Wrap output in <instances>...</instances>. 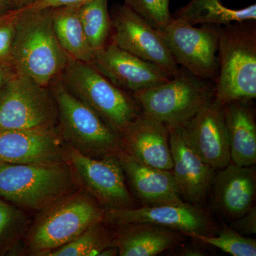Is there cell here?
Listing matches in <instances>:
<instances>
[{"mask_svg":"<svg viewBox=\"0 0 256 256\" xmlns=\"http://www.w3.org/2000/svg\"><path fill=\"white\" fill-rule=\"evenodd\" d=\"M57 108L50 87L16 74L0 90V129L56 126Z\"/></svg>","mask_w":256,"mask_h":256,"instance_id":"obj_8","label":"cell"},{"mask_svg":"<svg viewBox=\"0 0 256 256\" xmlns=\"http://www.w3.org/2000/svg\"><path fill=\"white\" fill-rule=\"evenodd\" d=\"M112 245L120 256H154L174 248L184 240V234L173 229L148 223L114 226Z\"/></svg>","mask_w":256,"mask_h":256,"instance_id":"obj_20","label":"cell"},{"mask_svg":"<svg viewBox=\"0 0 256 256\" xmlns=\"http://www.w3.org/2000/svg\"><path fill=\"white\" fill-rule=\"evenodd\" d=\"M14 10L10 0H0V18Z\"/></svg>","mask_w":256,"mask_h":256,"instance_id":"obj_35","label":"cell"},{"mask_svg":"<svg viewBox=\"0 0 256 256\" xmlns=\"http://www.w3.org/2000/svg\"><path fill=\"white\" fill-rule=\"evenodd\" d=\"M192 146L214 170L225 168L232 162L223 106L214 98L184 124Z\"/></svg>","mask_w":256,"mask_h":256,"instance_id":"obj_17","label":"cell"},{"mask_svg":"<svg viewBox=\"0 0 256 256\" xmlns=\"http://www.w3.org/2000/svg\"><path fill=\"white\" fill-rule=\"evenodd\" d=\"M124 4L140 15L156 30L168 26L173 16L170 10V0H124Z\"/></svg>","mask_w":256,"mask_h":256,"instance_id":"obj_28","label":"cell"},{"mask_svg":"<svg viewBox=\"0 0 256 256\" xmlns=\"http://www.w3.org/2000/svg\"><path fill=\"white\" fill-rule=\"evenodd\" d=\"M172 172L182 196L188 203L200 205L210 194L215 170L207 164L188 140L184 124H168Z\"/></svg>","mask_w":256,"mask_h":256,"instance_id":"obj_15","label":"cell"},{"mask_svg":"<svg viewBox=\"0 0 256 256\" xmlns=\"http://www.w3.org/2000/svg\"><path fill=\"white\" fill-rule=\"evenodd\" d=\"M99 256H119L118 248L116 246H110L106 248L100 252Z\"/></svg>","mask_w":256,"mask_h":256,"instance_id":"obj_36","label":"cell"},{"mask_svg":"<svg viewBox=\"0 0 256 256\" xmlns=\"http://www.w3.org/2000/svg\"><path fill=\"white\" fill-rule=\"evenodd\" d=\"M132 96L142 112L166 126L185 124L214 98V86L180 68L166 82Z\"/></svg>","mask_w":256,"mask_h":256,"instance_id":"obj_7","label":"cell"},{"mask_svg":"<svg viewBox=\"0 0 256 256\" xmlns=\"http://www.w3.org/2000/svg\"><path fill=\"white\" fill-rule=\"evenodd\" d=\"M67 158L82 188L105 210L134 208L124 170L117 156L92 158L66 146Z\"/></svg>","mask_w":256,"mask_h":256,"instance_id":"obj_10","label":"cell"},{"mask_svg":"<svg viewBox=\"0 0 256 256\" xmlns=\"http://www.w3.org/2000/svg\"><path fill=\"white\" fill-rule=\"evenodd\" d=\"M174 18L194 26H224L234 22H249L256 20V4L235 10L224 6L220 0H192L176 12Z\"/></svg>","mask_w":256,"mask_h":256,"instance_id":"obj_23","label":"cell"},{"mask_svg":"<svg viewBox=\"0 0 256 256\" xmlns=\"http://www.w3.org/2000/svg\"><path fill=\"white\" fill-rule=\"evenodd\" d=\"M80 21L89 44L96 50L107 45L112 31L108 0H94L80 6Z\"/></svg>","mask_w":256,"mask_h":256,"instance_id":"obj_25","label":"cell"},{"mask_svg":"<svg viewBox=\"0 0 256 256\" xmlns=\"http://www.w3.org/2000/svg\"><path fill=\"white\" fill-rule=\"evenodd\" d=\"M82 188L68 162L52 165L0 164V198L40 212Z\"/></svg>","mask_w":256,"mask_h":256,"instance_id":"obj_3","label":"cell"},{"mask_svg":"<svg viewBox=\"0 0 256 256\" xmlns=\"http://www.w3.org/2000/svg\"><path fill=\"white\" fill-rule=\"evenodd\" d=\"M90 64L116 86L132 94L172 78L156 64L141 60L111 42L96 50Z\"/></svg>","mask_w":256,"mask_h":256,"instance_id":"obj_14","label":"cell"},{"mask_svg":"<svg viewBox=\"0 0 256 256\" xmlns=\"http://www.w3.org/2000/svg\"><path fill=\"white\" fill-rule=\"evenodd\" d=\"M16 74L18 73L12 66L0 65V90Z\"/></svg>","mask_w":256,"mask_h":256,"instance_id":"obj_33","label":"cell"},{"mask_svg":"<svg viewBox=\"0 0 256 256\" xmlns=\"http://www.w3.org/2000/svg\"><path fill=\"white\" fill-rule=\"evenodd\" d=\"M106 224L104 220L94 224L73 240L46 256H98L102 250L112 245L116 236V230Z\"/></svg>","mask_w":256,"mask_h":256,"instance_id":"obj_24","label":"cell"},{"mask_svg":"<svg viewBox=\"0 0 256 256\" xmlns=\"http://www.w3.org/2000/svg\"><path fill=\"white\" fill-rule=\"evenodd\" d=\"M121 148L143 164L172 170L168 126L142 111L121 134Z\"/></svg>","mask_w":256,"mask_h":256,"instance_id":"obj_18","label":"cell"},{"mask_svg":"<svg viewBox=\"0 0 256 256\" xmlns=\"http://www.w3.org/2000/svg\"><path fill=\"white\" fill-rule=\"evenodd\" d=\"M36 0H10L14 10H22L28 8Z\"/></svg>","mask_w":256,"mask_h":256,"instance_id":"obj_34","label":"cell"},{"mask_svg":"<svg viewBox=\"0 0 256 256\" xmlns=\"http://www.w3.org/2000/svg\"><path fill=\"white\" fill-rule=\"evenodd\" d=\"M244 23L220 26L214 100L223 107L256 98V30Z\"/></svg>","mask_w":256,"mask_h":256,"instance_id":"obj_5","label":"cell"},{"mask_svg":"<svg viewBox=\"0 0 256 256\" xmlns=\"http://www.w3.org/2000/svg\"><path fill=\"white\" fill-rule=\"evenodd\" d=\"M220 26L202 24L195 28L173 18L168 26L159 30L178 66L215 82L220 66Z\"/></svg>","mask_w":256,"mask_h":256,"instance_id":"obj_9","label":"cell"},{"mask_svg":"<svg viewBox=\"0 0 256 256\" xmlns=\"http://www.w3.org/2000/svg\"><path fill=\"white\" fill-rule=\"evenodd\" d=\"M18 10L13 66L18 74L48 87L63 74L70 57L56 35L50 9Z\"/></svg>","mask_w":256,"mask_h":256,"instance_id":"obj_1","label":"cell"},{"mask_svg":"<svg viewBox=\"0 0 256 256\" xmlns=\"http://www.w3.org/2000/svg\"><path fill=\"white\" fill-rule=\"evenodd\" d=\"M105 210L84 188L38 212L22 240L28 256H46L104 220Z\"/></svg>","mask_w":256,"mask_h":256,"instance_id":"obj_2","label":"cell"},{"mask_svg":"<svg viewBox=\"0 0 256 256\" xmlns=\"http://www.w3.org/2000/svg\"><path fill=\"white\" fill-rule=\"evenodd\" d=\"M31 223L24 210L0 198V256L13 252Z\"/></svg>","mask_w":256,"mask_h":256,"instance_id":"obj_26","label":"cell"},{"mask_svg":"<svg viewBox=\"0 0 256 256\" xmlns=\"http://www.w3.org/2000/svg\"><path fill=\"white\" fill-rule=\"evenodd\" d=\"M111 42L141 60L156 64L170 77L180 72L159 30L126 4H118L111 11Z\"/></svg>","mask_w":256,"mask_h":256,"instance_id":"obj_11","label":"cell"},{"mask_svg":"<svg viewBox=\"0 0 256 256\" xmlns=\"http://www.w3.org/2000/svg\"><path fill=\"white\" fill-rule=\"evenodd\" d=\"M175 256H204L207 252L202 246L198 245H190L182 248L176 252Z\"/></svg>","mask_w":256,"mask_h":256,"instance_id":"obj_32","label":"cell"},{"mask_svg":"<svg viewBox=\"0 0 256 256\" xmlns=\"http://www.w3.org/2000/svg\"><path fill=\"white\" fill-rule=\"evenodd\" d=\"M80 6H67L50 9L57 38L70 58L92 64L95 56L88 41L79 14Z\"/></svg>","mask_w":256,"mask_h":256,"instance_id":"obj_22","label":"cell"},{"mask_svg":"<svg viewBox=\"0 0 256 256\" xmlns=\"http://www.w3.org/2000/svg\"><path fill=\"white\" fill-rule=\"evenodd\" d=\"M67 162L66 146L56 126L0 129V164L52 165Z\"/></svg>","mask_w":256,"mask_h":256,"instance_id":"obj_13","label":"cell"},{"mask_svg":"<svg viewBox=\"0 0 256 256\" xmlns=\"http://www.w3.org/2000/svg\"><path fill=\"white\" fill-rule=\"evenodd\" d=\"M104 222L110 225L130 223L156 224L188 234L213 236L216 226L210 212L200 205L184 202L180 204L156 205L105 210Z\"/></svg>","mask_w":256,"mask_h":256,"instance_id":"obj_12","label":"cell"},{"mask_svg":"<svg viewBox=\"0 0 256 256\" xmlns=\"http://www.w3.org/2000/svg\"><path fill=\"white\" fill-rule=\"evenodd\" d=\"M190 236L202 244L217 248L222 252L233 256H256V240L242 236L227 226L218 229L213 236L188 234Z\"/></svg>","mask_w":256,"mask_h":256,"instance_id":"obj_27","label":"cell"},{"mask_svg":"<svg viewBox=\"0 0 256 256\" xmlns=\"http://www.w3.org/2000/svg\"><path fill=\"white\" fill-rule=\"evenodd\" d=\"M60 78L69 92L90 106L120 136L142 112L133 96L116 86L92 64L70 58Z\"/></svg>","mask_w":256,"mask_h":256,"instance_id":"obj_6","label":"cell"},{"mask_svg":"<svg viewBox=\"0 0 256 256\" xmlns=\"http://www.w3.org/2000/svg\"><path fill=\"white\" fill-rule=\"evenodd\" d=\"M214 175L210 188V205L215 213L232 222L248 212L255 202L256 169L230 162Z\"/></svg>","mask_w":256,"mask_h":256,"instance_id":"obj_16","label":"cell"},{"mask_svg":"<svg viewBox=\"0 0 256 256\" xmlns=\"http://www.w3.org/2000/svg\"><path fill=\"white\" fill-rule=\"evenodd\" d=\"M94 0H36L26 8L30 9H52L67 6H82V4Z\"/></svg>","mask_w":256,"mask_h":256,"instance_id":"obj_31","label":"cell"},{"mask_svg":"<svg viewBox=\"0 0 256 256\" xmlns=\"http://www.w3.org/2000/svg\"><path fill=\"white\" fill-rule=\"evenodd\" d=\"M48 87L56 104V128L66 146L96 158L116 156L122 150L120 134L69 92L60 77Z\"/></svg>","mask_w":256,"mask_h":256,"instance_id":"obj_4","label":"cell"},{"mask_svg":"<svg viewBox=\"0 0 256 256\" xmlns=\"http://www.w3.org/2000/svg\"><path fill=\"white\" fill-rule=\"evenodd\" d=\"M18 14V10H14L0 18V65L13 66L12 48Z\"/></svg>","mask_w":256,"mask_h":256,"instance_id":"obj_29","label":"cell"},{"mask_svg":"<svg viewBox=\"0 0 256 256\" xmlns=\"http://www.w3.org/2000/svg\"><path fill=\"white\" fill-rule=\"evenodd\" d=\"M248 101H234L223 107L230 160L244 166L256 164V124Z\"/></svg>","mask_w":256,"mask_h":256,"instance_id":"obj_21","label":"cell"},{"mask_svg":"<svg viewBox=\"0 0 256 256\" xmlns=\"http://www.w3.org/2000/svg\"><path fill=\"white\" fill-rule=\"evenodd\" d=\"M229 227L242 236H248L256 233V207L252 206L244 214L232 220Z\"/></svg>","mask_w":256,"mask_h":256,"instance_id":"obj_30","label":"cell"},{"mask_svg":"<svg viewBox=\"0 0 256 256\" xmlns=\"http://www.w3.org/2000/svg\"><path fill=\"white\" fill-rule=\"evenodd\" d=\"M116 156L126 181L143 205L180 204L185 202L172 172L143 164L122 150Z\"/></svg>","mask_w":256,"mask_h":256,"instance_id":"obj_19","label":"cell"}]
</instances>
